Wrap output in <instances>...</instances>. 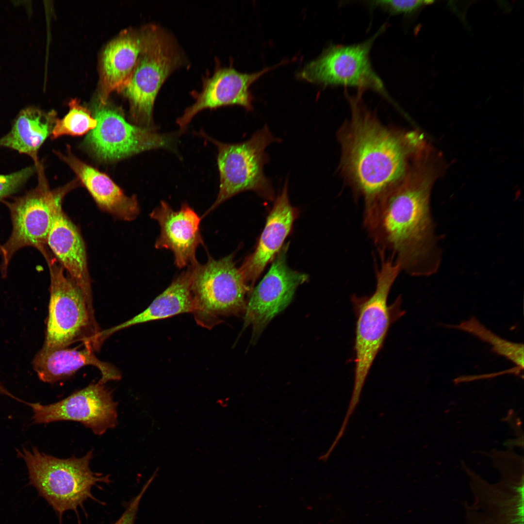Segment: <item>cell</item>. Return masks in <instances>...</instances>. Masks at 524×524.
Here are the masks:
<instances>
[{
  "label": "cell",
  "mask_w": 524,
  "mask_h": 524,
  "mask_svg": "<svg viewBox=\"0 0 524 524\" xmlns=\"http://www.w3.org/2000/svg\"><path fill=\"white\" fill-rule=\"evenodd\" d=\"M69 107V111L64 118L56 119L51 133L53 138L64 135H82L96 127V120L77 100H71Z\"/></svg>",
  "instance_id": "24"
},
{
  "label": "cell",
  "mask_w": 524,
  "mask_h": 524,
  "mask_svg": "<svg viewBox=\"0 0 524 524\" xmlns=\"http://www.w3.org/2000/svg\"><path fill=\"white\" fill-rule=\"evenodd\" d=\"M191 284V269L189 266L144 311L118 325L100 331L98 336V342L101 344L114 333L135 325L164 319L184 313H192L194 302Z\"/></svg>",
  "instance_id": "21"
},
{
  "label": "cell",
  "mask_w": 524,
  "mask_h": 524,
  "mask_svg": "<svg viewBox=\"0 0 524 524\" xmlns=\"http://www.w3.org/2000/svg\"><path fill=\"white\" fill-rule=\"evenodd\" d=\"M38 184L23 196L7 202L12 223L11 234L0 246L2 256L0 266L5 276L9 263L14 254L25 246H33L42 253L46 250L47 238L57 207L74 183L51 190L45 178L41 164L36 168Z\"/></svg>",
  "instance_id": "9"
},
{
  "label": "cell",
  "mask_w": 524,
  "mask_h": 524,
  "mask_svg": "<svg viewBox=\"0 0 524 524\" xmlns=\"http://www.w3.org/2000/svg\"><path fill=\"white\" fill-rule=\"evenodd\" d=\"M152 481V478L147 481L140 492L129 503L122 515L114 524H135L141 500Z\"/></svg>",
  "instance_id": "27"
},
{
  "label": "cell",
  "mask_w": 524,
  "mask_h": 524,
  "mask_svg": "<svg viewBox=\"0 0 524 524\" xmlns=\"http://www.w3.org/2000/svg\"><path fill=\"white\" fill-rule=\"evenodd\" d=\"M376 266L375 290L369 296L351 297L357 317L354 350V387L348 407L354 411L358 405L363 387L375 358L381 349L392 324L404 315L401 296L390 305L387 303L391 288L401 271L392 260L379 257Z\"/></svg>",
  "instance_id": "3"
},
{
  "label": "cell",
  "mask_w": 524,
  "mask_h": 524,
  "mask_svg": "<svg viewBox=\"0 0 524 524\" xmlns=\"http://www.w3.org/2000/svg\"><path fill=\"white\" fill-rule=\"evenodd\" d=\"M358 90L345 93L351 115L337 132L340 171L357 198L368 202L396 183L425 155L429 147L417 130L382 124L364 105Z\"/></svg>",
  "instance_id": "2"
},
{
  "label": "cell",
  "mask_w": 524,
  "mask_h": 524,
  "mask_svg": "<svg viewBox=\"0 0 524 524\" xmlns=\"http://www.w3.org/2000/svg\"><path fill=\"white\" fill-rule=\"evenodd\" d=\"M59 155L101 208L124 220H132L138 216L140 209L135 196H126L108 176L81 161L69 150Z\"/></svg>",
  "instance_id": "20"
},
{
  "label": "cell",
  "mask_w": 524,
  "mask_h": 524,
  "mask_svg": "<svg viewBox=\"0 0 524 524\" xmlns=\"http://www.w3.org/2000/svg\"><path fill=\"white\" fill-rule=\"evenodd\" d=\"M200 134L217 148L220 177L217 197L204 216L228 199L244 191H253L265 199L274 200V191L271 181L264 173V165L269 161L265 149L270 144L279 142L281 140L274 136L266 125L253 133L248 140L235 144L220 142L202 132Z\"/></svg>",
  "instance_id": "8"
},
{
  "label": "cell",
  "mask_w": 524,
  "mask_h": 524,
  "mask_svg": "<svg viewBox=\"0 0 524 524\" xmlns=\"http://www.w3.org/2000/svg\"><path fill=\"white\" fill-rule=\"evenodd\" d=\"M384 27L363 42L329 46L318 58L307 64L298 73V77L325 86H352L364 91L371 89L391 99L370 58L374 42Z\"/></svg>",
  "instance_id": "11"
},
{
  "label": "cell",
  "mask_w": 524,
  "mask_h": 524,
  "mask_svg": "<svg viewBox=\"0 0 524 524\" xmlns=\"http://www.w3.org/2000/svg\"><path fill=\"white\" fill-rule=\"evenodd\" d=\"M62 203L55 210L47 244L93 305L85 246L76 227L64 213Z\"/></svg>",
  "instance_id": "17"
},
{
  "label": "cell",
  "mask_w": 524,
  "mask_h": 524,
  "mask_svg": "<svg viewBox=\"0 0 524 524\" xmlns=\"http://www.w3.org/2000/svg\"><path fill=\"white\" fill-rule=\"evenodd\" d=\"M287 62L282 61L251 74L239 72L232 66L217 68L203 82L201 91L195 97V102L177 119V124L183 130L196 114L205 109L238 105L252 111L253 98L249 90L251 84L264 73Z\"/></svg>",
  "instance_id": "14"
},
{
  "label": "cell",
  "mask_w": 524,
  "mask_h": 524,
  "mask_svg": "<svg viewBox=\"0 0 524 524\" xmlns=\"http://www.w3.org/2000/svg\"><path fill=\"white\" fill-rule=\"evenodd\" d=\"M7 392L6 388L0 382V394H4Z\"/></svg>",
  "instance_id": "28"
},
{
  "label": "cell",
  "mask_w": 524,
  "mask_h": 524,
  "mask_svg": "<svg viewBox=\"0 0 524 524\" xmlns=\"http://www.w3.org/2000/svg\"><path fill=\"white\" fill-rule=\"evenodd\" d=\"M34 424L60 421L78 422L97 435L115 428L117 423V403L113 392L99 382L92 383L57 402L49 405L27 403Z\"/></svg>",
  "instance_id": "12"
},
{
  "label": "cell",
  "mask_w": 524,
  "mask_h": 524,
  "mask_svg": "<svg viewBox=\"0 0 524 524\" xmlns=\"http://www.w3.org/2000/svg\"><path fill=\"white\" fill-rule=\"evenodd\" d=\"M160 228L155 246L171 250L174 263L180 268L197 262L196 252L203 244L200 233V217L188 204L174 211L166 202L161 201L150 213Z\"/></svg>",
  "instance_id": "15"
},
{
  "label": "cell",
  "mask_w": 524,
  "mask_h": 524,
  "mask_svg": "<svg viewBox=\"0 0 524 524\" xmlns=\"http://www.w3.org/2000/svg\"><path fill=\"white\" fill-rule=\"evenodd\" d=\"M442 163L437 157H426L364 203L363 226L379 256L393 261L411 276H430L440 264L429 200Z\"/></svg>",
  "instance_id": "1"
},
{
  "label": "cell",
  "mask_w": 524,
  "mask_h": 524,
  "mask_svg": "<svg viewBox=\"0 0 524 524\" xmlns=\"http://www.w3.org/2000/svg\"><path fill=\"white\" fill-rule=\"evenodd\" d=\"M298 215V210L289 201L286 180L267 216L255 250L245 259L239 268L250 288L266 265L273 261L283 246Z\"/></svg>",
  "instance_id": "16"
},
{
  "label": "cell",
  "mask_w": 524,
  "mask_h": 524,
  "mask_svg": "<svg viewBox=\"0 0 524 524\" xmlns=\"http://www.w3.org/2000/svg\"><path fill=\"white\" fill-rule=\"evenodd\" d=\"M56 120L55 113H45L35 107L22 109L15 119L11 131L0 138V147L9 148L30 156L37 166L38 151L51 133Z\"/></svg>",
  "instance_id": "22"
},
{
  "label": "cell",
  "mask_w": 524,
  "mask_h": 524,
  "mask_svg": "<svg viewBox=\"0 0 524 524\" xmlns=\"http://www.w3.org/2000/svg\"><path fill=\"white\" fill-rule=\"evenodd\" d=\"M143 28L125 32L106 46L101 57V97L122 90L129 82L143 45Z\"/></svg>",
  "instance_id": "19"
},
{
  "label": "cell",
  "mask_w": 524,
  "mask_h": 524,
  "mask_svg": "<svg viewBox=\"0 0 524 524\" xmlns=\"http://www.w3.org/2000/svg\"><path fill=\"white\" fill-rule=\"evenodd\" d=\"M143 28L142 49L129 83L123 89L132 118L140 126L153 128V110L158 92L167 77L186 63L185 54L171 33L156 24Z\"/></svg>",
  "instance_id": "5"
},
{
  "label": "cell",
  "mask_w": 524,
  "mask_h": 524,
  "mask_svg": "<svg viewBox=\"0 0 524 524\" xmlns=\"http://www.w3.org/2000/svg\"><path fill=\"white\" fill-rule=\"evenodd\" d=\"M94 118L96 127L88 134L86 143L101 159L114 161L149 150L174 151L176 148L175 133H160L154 129L131 124L107 100H99Z\"/></svg>",
  "instance_id": "10"
},
{
  "label": "cell",
  "mask_w": 524,
  "mask_h": 524,
  "mask_svg": "<svg viewBox=\"0 0 524 524\" xmlns=\"http://www.w3.org/2000/svg\"><path fill=\"white\" fill-rule=\"evenodd\" d=\"M472 334L481 340L490 344L492 351L503 356L515 363L517 367L524 369V344L507 341L493 333L483 325L475 317L458 325L447 326Z\"/></svg>",
  "instance_id": "23"
},
{
  "label": "cell",
  "mask_w": 524,
  "mask_h": 524,
  "mask_svg": "<svg viewBox=\"0 0 524 524\" xmlns=\"http://www.w3.org/2000/svg\"><path fill=\"white\" fill-rule=\"evenodd\" d=\"M36 171L35 165L14 173L0 176V200L15 193Z\"/></svg>",
  "instance_id": "25"
},
{
  "label": "cell",
  "mask_w": 524,
  "mask_h": 524,
  "mask_svg": "<svg viewBox=\"0 0 524 524\" xmlns=\"http://www.w3.org/2000/svg\"><path fill=\"white\" fill-rule=\"evenodd\" d=\"M17 455L24 460L30 482L60 517L66 511H77L89 498L91 490L98 483H109L110 475L93 472L90 463L93 450L81 458H60L33 447H23Z\"/></svg>",
  "instance_id": "4"
},
{
  "label": "cell",
  "mask_w": 524,
  "mask_h": 524,
  "mask_svg": "<svg viewBox=\"0 0 524 524\" xmlns=\"http://www.w3.org/2000/svg\"><path fill=\"white\" fill-rule=\"evenodd\" d=\"M432 0H383L372 1V4L379 7L392 14H409L425 5L433 2Z\"/></svg>",
  "instance_id": "26"
},
{
  "label": "cell",
  "mask_w": 524,
  "mask_h": 524,
  "mask_svg": "<svg viewBox=\"0 0 524 524\" xmlns=\"http://www.w3.org/2000/svg\"><path fill=\"white\" fill-rule=\"evenodd\" d=\"M47 252L43 256L49 267L50 298L44 346L63 348L82 342L85 347L99 349L97 337L100 331L96 321L93 305L64 268Z\"/></svg>",
  "instance_id": "6"
},
{
  "label": "cell",
  "mask_w": 524,
  "mask_h": 524,
  "mask_svg": "<svg viewBox=\"0 0 524 524\" xmlns=\"http://www.w3.org/2000/svg\"><path fill=\"white\" fill-rule=\"evenodd\" d=\"M33 368L39 379L43 382L54 383L70 377L84 366L92 365L100 372L101 384L121 378L120 371L114 365L99 360L93 350L85 347L74 348H51L43 346L35 354L33 361Z\"/></svg>",
  "instance_id": "18"
},
{
  "label": "cell",
  "mask_w": 524,
  "mask_h": 524,
  "mask_svg": "<svg viewBox=\"0 0 524 524\" xmlns=\"http://www.w3.org/2000/svg\"><path fill=\"white\" fill-rule=\"evenodd\" d=\"M189 266L192 313L198 325L210 329L224 317L245 311L246 296L251 288L236 267L233 254L219 260L209 257L205 263L197 261Z\"/></svg>",
  "instance_id": "7"
},
{
  "label": "cell",
  "mask_w": 524,
  "mask_h": 524,
  "mask_svg": "<svg viewBox=\"0 0 524 524\" xmlns=\"http://www.w3.org/2000/svg\"><path fill=\"white\" fill-rule=\"evenodd\" d=\"M288 244L282 247L247 302L244 327L251 325L255 338L269 322L291 302L296 289L308 279L304 273L294 270L287 263Z\"/></svg>",
  "instance_id": "13"
}]
</instances>
